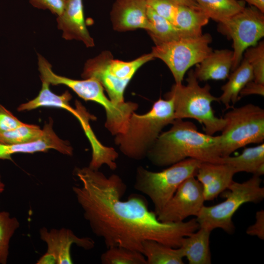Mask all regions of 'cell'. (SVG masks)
Listing matches in <instances>:
<instances>
[{"label": "cell", "mask_w": 264, "mask_h": 264, "mask_svg": "<svg viewBox=\"0 0 264 264\" xmlns=\"http://www.w3.org/2000/svg\"><path fill=\"white\" fill-rule=\"evenodd\" d=\"M20 226L15 217H12L8 212H0V264H6L9 253L11 238Z\"/></svg>", "instance_id": "27"}, {"label": "cell", "mask_w": 264, "mask_h": 264, "mask_svg": "<svg viewBox=\"0 0 264 264\" xmlns=\"http://www.w3.org/2000/svg\"><path fill=\"white\" fill-rule=\"evenodd\" d=\"M233 51L228 49L212 51L194 70L198 81L222 80L228 78L233 65Z\"/></svg>", "instance_id": "17"}, {"label": "cell", "mask_w": 264, "mask_h": 264, "mask_svg": "<svg viewBox=\"0 0 264 264\" xmlns=\"http://www.w3.org/2000/svg\"><path fill=\"white\" fill-rule=\"evenodd\" d=\"M255 223L246 229L247 234L256 236L261 240H264V211L261 210L256 213Z\"/></svg>", "instance_id": "32"}, {"label": "cell", "mask_w": 264, "mask_h": 264, "mask_svg": "<svg viewBox=\"0 0 264 264\" xmlns=\"http://www.w3.org/2000/svg\"><path fill=\"white\" fill-rule=\"evenodd\" d=\"M179 4L185 5L192 7L200 8L195 0H173Z\"/></svg>", "instance_id": "35"}, {"label": "cell", "mask_w": 264, "mask_h": 264, "mask_svg": "<svg viewBox=\"0 0 264 264\" xmlns=\"http://www.w3.org/2000/svg\"><path fill=\"white\" fill-rule=\"evenodd\" d=\"M212 41L209 33L197 37L180 38L155 44L151 53L167 65L176 84H181L188 70L201 62L213 51L209 46Z\"/></svg>", "instance_id": "9"}, {"label": "cell", "mask_w": 264, "mask_h": 264, "mask_svg": "<svg viewBox=\"0 0 264 264\" xmlns=\"http://www.w3.org/2000/svg\"><path fill=\"white\" fill-rule=\"evenodd\" d=\"M151 53L130 62L115 60L108 51L101 53L85 63L82 77L97 80L107 92L109 98L116 104L125 102L124 93L137 70L154 59Z\"/></svg>", "instance_id": "6"}, {"label": "cell", "mask_w": 264, "mask_h": 264, "mask_svg": "<svg viewBox=\"0 0 264 264\" xmlns=\"http://www.w3.org/2000/svg\"><path fill=\"white\" fill-rule=\"evenodd\" d=\"M41 239L47 246L45 252L51 256L56 264H72L70 248L75 244L85 250L92 249L95 242L89 237H79L70 229L66 228L51 229L45 227L40 230Z\"/></svg>", "instance_id": "12"}, {"label": "cell", "mask_w": 264, "mask_h": 264, "mask_svg": "<svg viewBox=\"0 0 264 264\" xmlns=\"http://www.w3.org/2000/svg\"><path fill=\"white\" fill-rule=\"evenodd\" d=\"M147 5L159 16L173 23L179 4L173 0H146Z\"/></svg>", "instance_id": "29"}, {"label": "cell", "mask_w": 264, "mask_h": 264, "mask_svg": "<svg viewBox=\"0 0 264 264\" xmlns=\"http://www.w3.org/2000/svg\"><path fill=\"white\" fill-rule=\"evenodd\" d=\"M223 163L229 164L236 173L246 172L260 176L264 174V144L245 148L236 156L222 157Z\"/></svg>", "instance_id": "21"}, {"label": "cell", "mask_w": 264, "mask_h": 264, "mask_svg": "<svg viewBox=\"0 0 264 264\" xmlns=\"http://www.w3.org/2000/svg\"><path fill=\"white\" fill-rule=\"evenodd\" d=\"M210 19L219 22L227 20L245 7L242 0H195Z\"/></svg>", "instance_id": "23"}, {"label": "cell", "mask_w": 264, "mask_h": 264, "mask_svg": "<svg viewBox=\"0 0 264 264\" xmlns=\"http://www.w3.org/2000/svg\"><path fill=\"white\" fill-rule=\"evenodd\" d=\"M244 58L250 65L254 81L264 84V42L262 41L247 48L243 53Z\"/></svg>", "instance_id": "28"}, {"label": "cell", "mask_w": 264, "mask_h": 264, "mask_svg": "<svg viewBox=\"0 0 264 264\" xmlns=\"http://www.w3.org/2000/svg\"><path fill=\"white\" fill-rule=\"evenodd\" d=\"M101 261L103 264H147L141 252L120 246L108 248L101 255Z\"/></svg>", "instance_id": "25"}, {"label": "cell", "mask_w": 264, "mask_h": 264, "mask_svg": "<svg viewBox=\"0 0 264 264\" xmlns=\"http://www.w3.org/2000/svg\"><path fill=\"white\" fill-rule=\"evenodd\" d=\"M75 174L81 184L72 190L84 218L107 248L120 246L142 253L143 243L148 240L178 248L184 237L199 228L196 219L159 221L141 195L133 194L123 200L127 186L117 175L107 177L88 166L77 168Z\"/></svg>", "instance_id": "1"}, {"label": "cell", "mask_w": 264, "mask_h": 264, "mask_svg": "<svg viewBox=\"0 0 264 264\" xmlns=\"http://www.w3.org/2000/svg\"><path fill=\"white\" fill-rule=\"evenodd\" d=\"M53 121L50 118L44 124L43 134L38 139L23 144H5L0 143V159L12 161V155L18 153L33 154L54 149L67 155H72L73 148L67 141L60 138L53 129Z\"/></svg>", "instance_id": "13"}, {"label": "cell", "mask_w": 264, "mask_h": 264, "mask_svg": "<svg viewBox=\"0 0 264 264\" xmlns=\"http://www.w3.org/2000/svg\"><path fill=\"white\" fill-rule=\"evenodd\" d=\"M110 17L113 29L118 31L150 29L146 0H116Z\"/></svg>", "instance_id": "14"}, {"label": "cell", "mask_w": 264, "mask_h": 264, "mask_svg": "<svg viewBox=\"0 0 264 264\" xmlns=\"http://www.w3.org/2000/svg\"><path fill=\"white\" fill-rule=\"evenodd\" d=\"M62 14L57 16L58 28L63 31L66 40L82 41L87 47L94 45L85 24L82 0H64Z\"/></svg>", "instance_id": "15"}, {"label": "cell", "mask_w": 264, "mask_h": 264, "mask_svg": "<svg viewBox=\"0 0 264 264\" xmlns=\"http://www.w3.org/2000/svg\"><path fill=\"white\" fill-rule=\"evenodd\" d=\"M254 80L252 67L248 61L243 58L238 67L229 75L228 81L221 87L222 93L219 97V102L226 109L233 108L239 100L240 92L249 82Z\"/></svg>", "instance_id": "20"}, {"label": "cell", "mask_w": 264, "mask_h": 264, "mask_svg": "<svg viewBox=\"0 0 264 264\" xmlns=\"http://www.w3.org/2000/svg\"><path fill=\"white\" fill-rule=\"evenodd\" d=\"M175 119L172 100L160 98L146 113L132 114L124 132L115 135V143L128 157L142 159L147 156L162 129Z\"/></svg>", "instance_id": "3"}, {"label": "cell", "mask_w": 264, "mask_h": 264, "mask_svg": "<svg viewBox=\"0 0 264 264\" xmlns=\"http://www.w3.org/2000/svg\"><path fill=\"white\" fill-rule=\"evenodd\" d=\"M187 84H175L166 93L165 98L173 102L176 119H194L202 125L205 133L213 135L221 132L225 125L223 117L217 116L212 104L219 102V97L212 95L208 84L199 85L193 69H190L186 78Z\"/></svg>", "instance_id": "4"}, {"label": "cell", "mask_w": 264, "mask_h": 264, "mask_svg": "<svg viewBox=\"0 0 264 264\" xmlns=\"http://www.w3.org/2000/svg\"><path fill=\"white\" fill-rule=\"evenodd\" d=\"M142 253L147 264H183L184 256L180 247L174 248L157 241H145Z\"/></svg>", "instance_id": "22"}, {"label": "cell", "mask_w": 264, "mask_h": 264, "mask_svg": "<svg viewBox=\"0 0 264 264\" xmlns=\"http://www.w3.org/2000/svg\"><path fill=\"white\" fill-rule=\"evenodd\" d=\"M204 201L201 184L195 176H191L179 186L157 215V219L163 222H179L190 216L197 217Z\"/></svg>", "instance_id": "11"}, {"label": "cell", "mask_w": 264, "mask_h": 264, "mask_svg": "<svg viewBox=\"0 0 264 264\" xmlns=\"http://www.w3.org/2000/svg\"><path fill=\"white\" fill-rule=\"evenodd\" d=\"M211 231L202 227L183 238L180 247L190 264L212 263L210 249Z\"/></svg>", "instance_id": "18"}, {"label": "cell", "mask_w": 264, "mask_h": 264, "mask_svg": "<svg viewBox=\"0 0 264 264\" xmlns=\"http://www.w3.org/2000/svg\"><path fill=\"white\" fill-rule=\"evenodd\" d=\"M264 96V84L257 83L254 80L248 83L240 92L239 100L250 95Z\"/></svg>", "instance_id": "33"}, {"label": "cell", "mask_w": 264, "mask_h": 264, "mask_svg": "<svg viewBox=\"0 0 264 264\" xmlns=\"http://www.w3.org/2000/svg\"><path fill=\"white\" fill-rule=\"evenodd\" d=\"M264 13V0H242Z\"/></svg>", "instance_id": "34"}, {"label": "cell", "mask_w": 264, "mask_h": 264, "mask_svg": "<svg viewBox=\"0 0 264 264\" xmlns=\"http://www.w3.org/2000/svg\"><path fill=\"white\" fill-rule=\"evenodd\" d=\"M147 16L150 23L148 33L154 44L167 42L183 38L169 21L159 16L147 5Z\"/></svg>", "instance_id": "24"}, {"label": "cell", "mask_w": 264, "mask_h": 264, "mask_svg": "<svg viewBox=\"0 0 264 264\" xmlns=\"http://www.w3.org/2000/svg\"><path fill=\"white\" fill-rule=\"evenodd\" d=\"M5 189V184L1 180V176L0 174V194L2 193Z\"/></svg>", "instance_id": "36"}, {"label": "cell", "mask_w": 264, "mask_h": 264, "mask_svg": "<svg viewBox=\"0 0 264 264\" xmlns=\"http://www.w3.org/2000/svg\"><path fill=\"white\" fill-rule=\"evenodd\" d=\"M209 19L200 8L179 4L173 24L183 38L197 37L202 34V27L208 23Z\"/></svg>", "instance_id": "19"}, {"label": "cell", "mask_w": 264, "mask_h": 264, "mask_svg": "<svg viewBox=\"0 0 264 264\" xmlns=\"http://www.w3.org/2000/svg\"><path fill=\"white\" fill-rule=\"evenodd\" d=\"M260 176L253 175L243 182L233 181L228 187L227 191L222 192L225 199L216 205H203L196 217L199 227L204 228L211 232L220 228L228 234L235 231L232 217L244 203H257L264 198V188L261 186Z\"/></svg>", "instance_id": "5"}, {"label": "cell", "mask_w": 264, "mask_h": 264, "mask_svg": "<svg viewBox=\"0 0 264 264\" xmlns=\"http://www.w3.org/2000/svg\"><path fill=\"white\" fill-rule=\"evenodd\" d=\"M201 162L187 158L160 172L151 171L139 166L136 170L134 189L150 198L157 216L179 186L187 178L196 176Z\"/></svg>", "instance_id": "7"}, {"label": "cell", "mask_w": 264, "mask_h": 264, "mask_svg": "<svg viewBox=\"0 0 264 264\" xmlns=\"http://www.w3.org/2000/svg\"><path fill=\"white\" fill-rule=\"evenodd\" d=\"M24 123L0 104V133L12 130Z\"/></svg>", "instance_id": "30"}, {"label": "cell", "mask_w": 264, "mask_h": 264, "mask_svg": "<svg viewBox=\"0 0 264 264\" xmlns=\"http://www.w3.org/2000/svg\"><path fill=\"white\" fill-rule=\"evenodd\" d=\"M223 118L225 125L219 135L222 157L248 144L264 142V110L260 107L248 104L232 108Z\"/></svg>", "instance_id": "8"}, {"label": "cell", "mask_w": 264, "mask_h": 264, "mask_svg": "<svg viewBox=\"0 0 264 264\" xmlns=\"http://www.w3.org/2000/svg\"><path fill=\"white\" fill-rule=\"evenodd\" d=\"M43 134V130L39 126L24 123L8 132L0 133V143L19 144L36 140Z\"/></svg>", "instance_id": "26"}, {"label": "cell", "mask_w": 264, "mask_h": 264, "mask_svg": "<svg viewBox=\"0 0 264 264\" xmlns=\"http://www.w3.org/2000/svg\"><path fill=\"white\" fill-rule=\"evenodd\" d=\"M171 124L148 152L147 157L154 165L169 166L187 158L223 163L219 135L200 132L194 123L183 119H176Z\"/></svg>", "instance_id": "2"}, {"label": "cell", "mask_w": 264, "mask_h": 264, "mask_svg": "<svg viewBox=\"0 0 264 264\" xmlns=\"http://www.w3.org/2000/svg\"><path fill=\"white\" fill-rule=\"evenodd\" d=\"M218 29L233 41V71L241 63L245 50L256 45L264 37V13L254 6H245L240 12L219 22Z\"/></svg>", "instance_id": "10"}, {"label": "cell", "mask_w": 264, "mask_h": 264, "mask_svg": "<svg viewBox=\"0 0 264 264\" xmlns=\"http://www.w3.org/2000/svg\"><path fill=\"white\" fill-rule=\"evenodd\" d=\"M34 7L38 9L49 10L54 14L59 16L63 11L64 0H29Z\"/></svg>", "instance_id": "31"}, {"label": "cell", "mask_w": 264, "mask_h": 264, "mask_svg": "<svg viewBox=\"0 0 264 264\" xmlns=\"http://www.w3.org/2000/svg\"><path fill=\"white\" fill-rule=\"evenodd\" d=\"M236 174L226 163L202 162L196 176L201 184L205 200H212L228 188Z\"/></svg>", "instance_id": "16"}]
</instances>
